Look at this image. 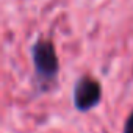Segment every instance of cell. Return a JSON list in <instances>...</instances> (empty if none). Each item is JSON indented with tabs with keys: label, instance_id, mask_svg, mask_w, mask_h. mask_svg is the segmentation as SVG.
Returning <instances> with one entry per match:
<instances>
[{
	"label": "cell",
	"instance_id": "cell-2",
	"mask_svg": "<svg viewBox=\"0 0 133 133\" xmlns=\"http://www.w3.org/2000/svg\"><path fill=\"white\" fill-rule=\"evenodd\" d=\"M74 100H75V107L82 111L91 110L92 107H96L100 100V86L97 82H94L92 78H82L77 85H75V92H74Z\"/></svg>",
	"mask_w": 133,
	"mask_h": 133
},
{
	"label": "cell",
	"instance_id": "cell-1",
	"mask_svg": "<svg viewBox=\"0 0 133 133\" xmlns=\"http://www.w3.org/2000/svg\"><path fill=\"white\" fill-rule=\"evenodd\" d=\"M33 61L39 75L52 78L58 71V58L53 44L49 41H41L33 49Z\"/></svg>",
	"mask_w": 133,
	"mask_h": 133
},
{
	"label": "cell",
	"instance_id": "cell-3",
	"mask_svg": "<svg viewBox=\"0 0 133 133\" xmlns=\"http://www.w3.org/2000/svg\"><path fill=\"white\" fill-rule=\"evenodd\" d=\"M124 133H133V113L128 116V119H127V122H125Z\"/></svg>",
	"mask_w": 133,
	"mask_h": 133
}]
</instances>
